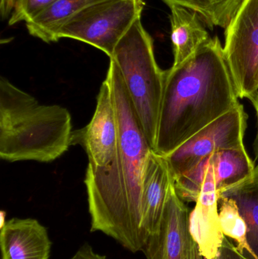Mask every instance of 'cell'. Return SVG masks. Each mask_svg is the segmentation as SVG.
<instances>
[{
	"label": "cell",
	"instance_id": "5b68a950",
	"mask_svg": "<svg viewBox=\"0 0 258 259\" xmlns=\"http://www.w3.org/2000/svg\"><path fill=\"white\" fill-rule=\"evenodd\" d=\"M143 0H104L84 8L70 18L58 39L71 38L89 44L109 58L121 38L140 18Z\"/></svg>",
	"mask_w": 258,
	"mask_h": 259
},
{
	"label": "cell",
	"instance_id": "ac0fdd59",
	"mask_svg": "<svg viewBox=\"0 0 258 259\" xmlns=\"http://www.w3.org/2000/svg\"><path fill=\"white\" fill-rule=\"evenodd\" d=\"M219 217L221 229L226 237L235 242L237 249L244 255L258 259L248 243V226L233 199L228 197L219 199Z\"/></svg>",
	"mask_w": 258,
	"mask_h": 259
},
{
	"label": "cell",
	"instance_id": "5bb4252c",
	"mask_svg": "<svg viewBox=\"0 0 258 259\" xmlns=\"http://www.w3.org/2000/svg\"><path fill=\"white\" fill-rule=\"evenodd\" d=\"M104 0H56L33 19L26 23L30 34L45 42H57L64 24L84 8Z\"/></svg>",
	"mask_w": 258,
	"mask_h": 259
},
{
	"label": "cell",
	"instance_id": "d6986e66",
	"mask_svg": "<svg viewBox=\"0 0 258 259\" xmlns=\"http://www.w3.org/2000/svg\"><path fill=\"white\" fill-rule=\"evenodd\" d=\"M56 0H16L9 17V24L13 25L21 21L28 22L42 13Z\"/></svg>",
	"mask_w": 258,
	"mask_h": 259
},
{
	"label": "cell",
	"instance_id": "cb8c5ba5",
	"mask_svg": "<svg viewBox=\"0 0 258 259\" xmlns=\"http://www.w3.org/2000/svg\"><path fill=\"white\" fill-rule=\"evenodd\" d=\"M254 153H255V158H256V160H257V162H258V130H257V135H256L255 140H254Z\"/></svg>",
	"mask_w": 258,
	"mask_h": 259
},
{
	"label": "cell",
	"instance_id": "9c48e42d",
	"mask_svg": "<svg viewBox=\"0 0 258 259\" xmlns=\"http://www.w3.org/2000/svg\"><path fill=\"white\" fill-rule=\"evenodd\" d=\"M84 148L88 167L92 170L105 168L115 161L118 153V124L113 95L106 79L101 83L96 106L89 124L74 131L73 144Z\"/></svg>",
	"mask_w": 258,
	"mask_h": 259
},
{
	"label": "cell",
	"instance_id": "8fae6325",
	"mask_svg": "<svg viewBox=\"0 0 258 259\" xmlns=\"http://www.w3.org/2000/svg\"><path fill=\"white\" fill-rule=\"evenodd\" d=\"M174 178L166 158L151 152L143 178L141 228L145 238L159 231Z\"/></svg>",
	"mask_w": 258,
	"mask_h": 259
},
{
	"label": "cell",
	"instance_id": "30bf717a",
	"mask_svg": "<svg viewBox=\"0 0 258 259\" xmlns=\"http://www.w3.org/2000/svg\"><path fill=\"white\" fill-rule=\"evenodd\" d=\"M218 204L219 194L209 155L199 196L189 213V231L204 259H213L219 255L225 237L220 222Z\"/></svg>",
	"mask_w": 258,
	"mask_h": 259
},
{
	"label": "cell",
	"instance_id": "d4e9b609",
	"mask_svg": "<svg viewBox=\"0 0 258 259\" xmlns=\"http://www.w3.org/2000/svg\"><path fill=\"white\" fill-rule=\"evenodd\" d=\"M213 259H220L219 255H218V256L215 257V258Z\"/></svg>",
	"mask_w": 258,
	"mask_h": 259
},
{
	"label": "cell",
	"instance_id": "7a4b0ae2",
	"mask_svg": "<svg viewBox=\"0 0 258 259\" xmlns=\"http://www.w3.org/2000/svg\"><path fill=\"white\" fill-rule=\"evenodd\" d=\"M218 36L166 70L154 151L167 156L240 102Z\"/></svg>",
	"mask_w": 258,
	"mask_h": 259
},
{
	"label": "cell",
	"instance_id": "ffe728a7",
	"mask_svg": "<svg viewBox=\"0 0 258 259\" xmlns=\"http://www.w3.org/2000/svg\"><path fill=\"white\" fill-rule=\"evenodd\" d=\"M220 259H252L242 254L228 237H224L219 252Z\"/></svg>",
	"mask_w": 258,
	"mask_h": 259
},
{
	"label": "cell",
	"instance_id": "9a60e30c",
	"mask_svg": "<svg viewBox=\"0 0 258 259\" xmlns=\"http://www.w3.org/2000/svg\"><path fill=\"white\" fill-rule=\"evenodd\" d=\"M218 194L249 178L256 168L245 146L211 155Z\"/></svg>",
	"mask_w": 258,
	"mask_h": 259
},
{
	"label": "cell",
	"instance_id": "6da1fadb",
	"mask_svg": "<svg viewBox=\"0 0 258 259\" xmlns=\"http://www.w3.org/2000/svg\"><path fill=\"white\" fill-rule=\"evenodd\" d=\"M106 80L113 95L118 124L116 158L105 168L86 169L85 185L91 232L100 231L133 253L146 238L141 228L143 178L152 152L139 125L122 76L110 60Z\"/></svg>",
	"mask_w": 258,
	"mask_h": 259
},
{
	"label": "cell",
	"instance_id": "3957f363",
	"mask_svg": "<svg viewBox=\"0 0 258 259\" xmlns=\"http://www.w3.org/2000/svg\"><path fill=\"white\" fill-rule=\"evenodd\" d=\"M70 112L36 98L0 78V157L15 162H51L73 145Z\"/></svg>",
	"mask_w": 258,
	"mask_h": 259
},
{
	"label": "cell",
	"instance_id": "e0dca14e",
	"mask_svg": "<svg viewBox=\"0 0 258 259\" xmlns=\"http://www.w3.org/2000/svg\"><path fill=\"white\" fill-rule=\"evenodd\" d=\"M168 6H180L196 12L208 27L226 29L243 0H163Z\"/></svg>",
	"mask_w": 258,
	"mask_h": 259
},
{
	"label": "cell",
	"instance_id": "603a6c76",
	"mask_svg": "<svg viewBox=\"0 0 258 259\" xmlns=\"http://www.w3.org/2000/svg\"><path fill=\"white\" fill-rule=\"evenodd\" d=\"M251 103H252L253 106H254V110L256 112V115H257V118L258 120V91L256 95L254 96V98L251 100Z\"/></svg>",
	"mask_w": 258,
	"mask_h": 259
},
{
	"label": "cell",
	"instance_id": "7c38bea8",
	"mask_svg": "<svg viewBox=\"0 0 258 259\" xmlns=\"http://www.w3.org/2000/svg\"><path fill=\"white\" fill-rule=\"evenodd\" d=\"M0 246L2 259H48L51 243L37 220L15 218L2 225Z\"/></svg>",
	"mask_w": 258,
	"mask_h": 259
},
{
	"label": "cell",
	"instance_id": "2e32d148",
	"mask_svg": "<svg viewBox=\"0 0 258 259\" xmlns=\"http://www.w3.org/2000/svg\"><path fill=\"white\" fill-rule=\"evenodd\" d=\"M233 199L248 226V240L258 258V164L254 173L245 181L220 194Z\"/></svg>",
	"mask_w": 258,
	"mask_h": 259
},
{
	"label": "cell",
	"instance_id": "277c9868",
	"mask_svg": "<svg viewBox=\"0 0 258 259\" xmlns=\"http://www.w3.org/2000/svg\"><path fill=\"white\" fill-rule=\"evenodd\" d=\"M109 59L122 76L139 125L153 150L165 71L158 65L152 39L144 28L141 17L121 38Z\"/></svg>",
	"mask_w": 258,
	"mask_h": 259
},
{
	"label": "cell",
	"instance_id": "52a82bcc",
	"mask_svg": "<svg viewBox=\"0 0 258 259\" xmlns=\"http://www.w3.org/2000/svg\"><path fill=\"white\" fill-rule=\"evenodd\" d=\"M247 121L248 114L243 105L239 103L165 156L174 178L187 171L215 152L245 146Z\"/></svg>",
	"mask_w": 258,
	"mask_h": 259
},
{
	"label": "cell",
	"instance_id": "4fadbf2b",
	"mask_svg": "<svg viewBox=\"0 0 258 259\" xmlns=\"http://www.w3.org/2000/svg\"><path fill=\"white\" fill-rule=\"evenodd\" d=\"M169 7L174 53L172 66H177L189 59L211 36L196 12L175 5Z\"/></svg>",
	"mask_w": 258,
	"mask_h": 259
},
{
	"label": "cell",
	"instance_id": "ba28073f",
	"mask_svg": "<svg viewBox=\"0 0 258 259\" xmlns=\"http://www.w3.org/2000/svg\"><path fill=\"white\" fill-rule=\"evenodd\" d=\"M189 208L173 186L159 231L142 249L146 259H204L189 231Z\"/></svg>",
	"mask_w": 258,
	"mask_h": 259
},
{
	"label": "cell",
	"instance_id": "44dd1931",
	"mask_svg": "<svg viewBox=\"0 0 258 259\" xmlns=\"http://www.w3.org/2000/svg\"><path fill=\"white\" fill-rule=\"evenodd\" d=\"M70 259H107L105 255L96 253L89 243H84L74 256Z\"/></svg>",
	"mask_w": 258,
	"mask_h": 259
},
{
	"label": "cell",
	"instance_id": "8992f818",
	"mask_svg": "<svg viewBox=\"0 0 258 259\" xmlns=\"http://www.w3.org/2000/svg\"><path fill=\"white\" fill-rule=\"evenodd\" d=\"M224 53L239 99L258 91V0H243L225 29Z\"/></svg>",
	"mask_w": 258,
	"mask_h": 259
},
{
	"label": "cell",
	"instance_id": "7402d4cb",
	"mask_svg": "<svg viewBox=\"0 0 258 259\" xmlns=\"http://www.w3.org/2000/svg\"><path fill=\"white\" fill-rule=\"evenodd\" d=\"M16 0H0V14L3 18H9Z\"/></svg>",
	"mask_w": 258,
	"mask_h": 259
}]
</instances>
